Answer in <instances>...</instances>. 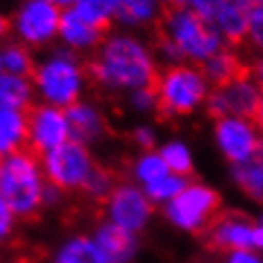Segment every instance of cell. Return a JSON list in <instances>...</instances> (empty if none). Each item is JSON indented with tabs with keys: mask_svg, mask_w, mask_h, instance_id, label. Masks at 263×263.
Segmentation results:
<instances>
[{
	"mask_svg": "<svg viewBox=\"0 0 263 263\" xmlns=\"http://www.w3.org/2000/svg\"><path fill=\"white\" fill-rule=\"evenodd\" d=\"M118 0H74V9L83 21H87L89 25L109 31V18L116 14Z\"/></svg>",
	"mask_w": 263,
	"mask_h": 263,
	"instance_id": "603a6c76",
	"label": "cell"
},
{
	"mask_svg": "<svg viewBox=\"0 0 263 263\" xmlns=\"http://www.w3.org/2000/svg\"><path fill=\"white\" fill-rule=\"evenodd\" d=\"M161 159L165 163L167 172H174L179 174L181 179H185V176H192L194 174V167H192V161H190V152L185 147L181 145V143H170L161 149Z\"/></svg>",
	"mask_w": 263,
	"mask_h": 263,
	"instance_id": "484cf974",
	"label": "cell"
},
{
	"mask_svg": "<svg viewBox=\"0 0 263 263\" xmlns=\"http://www.w3.org/2000/svg\"><path fill=\"white\" fill-rule=\"evenodd\" d=\"M134 136H136V143H139L141 147H145V149H152L154 147V132L152 129L139 127V129L134 132Z\"/></svg>",
	"mask_w": 263,
	"mask_h": 263,
	"instance_id": "1f68e13d",
	"label": "cell"
},
{
	"mask_svg": "<svg viewBox=\"0 0 263 263\" xmlns=\"http://www.w3.org/2000/svg\"><path fill=\"white\" fill-rule=\"evenodd\" d=\"M156 18L165 23L167 34L183 58L187 56L194 63H199L214 56L221 49V31L212 23L203 21L201 16L190 11L187 7L172 11V14H161L159 11Z\"/></svg>",
	"mask_w": 263,
	"mask_h": 263,
	"instance_id": "3957f363",
	"label": "cell"
},
{
	"mask_svg": "<svg viewBox=\"0 0 263 263\" xmlns=\"http://www.w3.org/2000/svg\"><path fill=\"white\" fill-rule=\"evenodd\" d=\"M0 69H3V63H0Z\"/></svg>",
	"mask_w": 263,
	"mask_h": 263,
	"instance_id": "f35d334b",
	"label": "cell"
},
{
	"mask_svg": "<svg viewBox=\"0 0 263 263\" xmlns=\"http://www.w3.org/2000/svg\"><path fill=\"white\" fill-rule=\"evenodd\" d=\"M210 250H236L248 252L252 246V223L241 212H223L219 221L208 230Z\"/></svg>",
	"mask_w": 263,
	"mask_h": 263,
	"instance_id": "7c38bea8",
	"label": "cell"
},
{
	"mask_svg": "<svg viewBox=\"0 0 263 263\" xmlns=\"http://www.w3.org/2000/svg\"><path fill=\"white\" fill-rule=\"evenodd\" d=\"M27 145V114L25 109H0V159Z\"/></svg>",
	"mask_w": 263,
	"mask_h": 263,
	"instance_id": "ffe728a7",
	"label": "cell"
},
{
	"mask_svg": "<svg viewBox=\"0 0 263 263\" xmlns=\"http://www.w3.org/2000/svg\"><path fill=\"white\" fill-rule=\"evenodd\" d=\"M205 81L194 67L174 65L159 71V87H156L154 107L161 118L190 114L203 98H205Z\"/></svg>",
	"mask_w": 263,
	"mask_h": 263,
	"instance_id": "277c9868",
	"label": "cell"
},
{
	"mask_svg": "<svg viewBox=\"0 0 263 263\" xmlns=\"http://www.w3.org/2000/svg\"><path fill=\"white\" fill-rule=\"evenodd\" d=\"M252 246L263 248V228H252Z\"/></svg>",
	"mask_w": 263,
	"mask_h": 263,
	"instance_id": "e575fe53",
	"label": "cell"
},
{
	"mask_svg": "<svg viewBox=\"0 0 263 263\" xmlns=\"http://www.w3.org/2000/svg\"><path fill=\"white\" fill-rule=\"evenodd\" d=\"M214 134H216V141H219L223 154L232 163L246 161L254 152L256 143H259L252 127L246 121H241V118H230V116L219 118L214 125Z\"/></svg>",
	"mask_w": 263,
	"mask_h": 263,
	"instance_id": "5bb4252c",
	"label": "cell"
},
{
	"mask_svg": "<svg viewBox=\"0 0 263 263\" xmlns=\"http://www.w3.org/2000/svg\"><path fill=\"white\" fill-rule=\"evenodd\" d=\"M107 205L116 226H121L123 230H129V232L141 230L145 226L147 216L152 214V205L147 203L145 194L132 185H118L114 190V194L109 196Z\"/></svg>",
	"mask_w": 263,
	"mask_h": 263,
	"instance_id": "4fadbf2b",
	"label": "cell"
},
{
	"mask_svg": "<svg viewBox=\"0 0 263 263\" xmlns=\"http://www.w3.org/2000/svg\"><path fill=\"white\" fill-rule=\"evenodd\" d=\"M248 38L256 47L263 49V7L254 5L250 11V25H248Z\"/></svg>",
	"mask_w": 263,
	"mask_h": 263,
	"instance_id": "f546056e",
	"label": "cell"
},
{
	"mask_svg": "<svg viewBox=\"0 0 263 263\" xmlns=\"http://www.w3.org/2000/svg\"><path fill=\"white\" fill-rule=\"evenodd\" d=\"M61 7L47 0H27L16 14V31L27 45H45L58 34Z\"/></svg>",
	"mask_w": 263,
	"mask_h": 263,
	"instance_id": "30bf717a",
	"label": "cell"
},
{
	"mask_svg": "<svg viewBox=\"0 0 263 263\" xmlns=\"http://www.w3.org/2000/svg\"><path fill=\"white\" fill-rule=\"evenodd\" d=\"M116 16L129 25H143L159 16V0H118Z\"/></svg>",
	"mask_w": 263,
	"mask_h": 263,
	"instance_id": "d4e9b609",
	"label": "cell"
},
{
	"mask_svg": "<svg viewBox=\"0 0 263 263\" xmlns=\"http://www.w3.org/2000/svg\"><path fill=\"white\" fill-rule=\"evenodd\" d=\"M234 181L250 199L263 203V141L259 139L254 152L246 161L234 163Z\"/></svg>",
	"mask_w": 263,
	"mask_h": 263,
	"instance_id": "d6986e66",
	"label": "cell"
},
{
	"mask_svg": "<svg viewBox=\"0 0 263 263\" xmlns=\"http://www.w3.org/2000/svg\"><path fill=\"white\" fill-rule=\"evenodd\" d=\"M230 263H259V259L250 252H234L230 256Z\"/></svg>",
	"mask_w": 263,
	"mask_h": 263,
	"instance_id": "d6a6232c",
	"label": "cell"
},
{
	"mask_svg": "<svg viewBox=\"0 0 263 263\" xmlns=\"http://www.w3.org/2000/svg\"><path fill=\"white\" fill-rule=\"evenodd\" d=\"M196 71L212 89H221L232 83H248L252 78V67L243 63L232 49H219L214 56L199 61Z\"/></svg>",
	"mask_w": 263,
	"mask_h": 263,
	"instance_id": "8fae6325",
	"label": "cell"
},
{
	"mask_svg": "<svg viewBox=\"0 0 263 263\" xmlns=\"http://www.w3.org/2000/svg\"><path fill=\"white\" fill-rule=\"evenodd\" d=\"M221 3L223 0H185V7L190 11H194L196 16H201L203 21L214 25L216 16H219V9H221Z\"/></svg>",
	"mask_w": 263,
	"mask_h": 263,
	"instance_id": "f1b7e54d",
	"label": "cell"
},
{
	"mask_svg": "<svg viewBox=\"0 0 263 263\" xmlns=\"http://www.w3.org/2000/svg\"><path fill=\"white\" fill-rule=\"evenodd\" d=\"M9 29H11V23L5 18L3 14H0V41L3 38H7V34H9Z\"/></svg>",
	"mask_w": 263,
	"mask_h": 263,
	"instance_id": "836d02e7",
	"label": "cell"
},
{
	"mask_svg": "<svg viewBox=\"0 0 263 263\" xmlns=\"http://www.w3.org/2000/svg\"><path fill=\"white\" fill-rule=\"evenodd\" d=\"M54 263H109L103 250L96 246V241H89L87 236H76L67 241L56 254Z\"/></svg>",
	"mask_w": 263,
	"mask_h": 263,
	"instance_id": "7402d4cb",
	"label": "cell"
},
{
	"mask_svg": "<svg viewBox=\"0 0 263 263\" xmlns=\"http://www.w3.org/2000/svg\"><path fill=\"white\" fill-rule=\"evenodd\" d=\"M63 111H65V121H67V132H69L71 141L85 145V143L94 141L103 132V118L89 105H83L76 101L69 107H65Z\"/></svg>",
	"mask_w": 263,
	"mask_h": 263,
	"instance_id": "e0dca14e",
	"label": "cell"
},
{
	"mask_svg": "<svg viewBox=\"0 0 263 263\" xmlns=\"http://www.w3.org/2000/svg\"><path fill=\"white\" fill-rule=\"evenodd\" d=\"M25 114H27V145L25 149L34 154L38 161H43V156L49 149L58 147L69 139L65 111L61 107L31 103L25 109Z\"/></svg>",
	"mask_w": 263,
	"mask_h": 263,
	"instance_id": "ba28073f",
	"label": "cell"
},
{
	"mask_svg": "<svg viewBox=\"0 0 263 263\" xmlns=\"http://www.w3.org/2000/svg\"><path fill=\"white\" fill-rule=\"evenodd\" d=\"M159 71L147 51L132 38H111L103 43L101 54L81 63V74L96 85L116 87H145L156 96Z\"/></svg>",
	"mask_w": 263,
	"mask_h": 263,
	"instance_id": "6da1fadb",
	"label": "cell"
},
{
	"mask_svg": "<svg viewBox=\"0 0 263 263\" xmlns=\"http://www.w3.org/2000/svg\"><path fill=\"white\" fill-rule=\"evenodd\" d=\"M254 5H259V7H263V0H254Z\"/></svg>",
	"mask_w": 263,
	"mask_h": 263,
	"instance_id": "74e56055",
	"label": "cell"
},
{
	"mask_svg": "<svg viewBox=\"0 0 263 263\" xmlns=\"http://www.w3.org/2000/svg\"><path fill=\"white\" fill-rule=\"evenodd\" d=\"M31 105V81L0 71V109H27Z\"/></svg>",
	"mask_w": 263,
	"mask_h": 263,
	"instance_id": "44dd1931",
	"label": "cell"
},
{
	"mask_svg": "<svg viewBox=\"0 0 263 263\" xmlns=\"http://www.w3.org/2000/svg\"><path fill=\"white\" fill-rule=\"evenodd\" d=\"M223 214L221 196L216 190L205 185H185L170 201L167 216L176 226L192 230L196 234H205Z\"/></svg>",
	"mask_w": 263,
	"mask_h": 263,
	"instance_id": "8992f818",
	"label": "cell"
},
{
	"mask_svg": "<svg viewBox=\"0 0 263 263\" xmlns=\"http://www.w3.org/2000/svg\"><path fill=\"white\" fill-rule=\"evenodd\" d=\"M136 174H139V179L145 181V185H147V183H154V181L163 179V176H167V167L159 154H147L139 161Z\"/></svg>",
	"mask_w": 263,
	"mask_h": 263,
	"instance_id": "83f0119b",
	"label": "cell"
},
{
	"mask_svg": "<svg viewBox=\"0 0 263 263\" xmlns=\"http://www.w3.org/2000/svg\"><path fill=\"white\" fill-rule=\"evenodd\" d=\"M58 34L65 38V43L78 49H89L103 43L107 31L94 27L87 21H83L74 9H67L61 14V23H58Z\"/></svg>",
	"mask_w": 263,
	"mask_h": 263,
	"instance_id": "ac0fdd59",
	"label": "cell"
},
{
	"mask_svg": "<svg viewBox=\"0 0 263 263\" xmlns=\"http://www.w3.org/2000/svg\"><path fill=\"white\" fill-rule=\"evenodd\" d=\"M0 196L18 219H34L43 208L41 161L25 147L0 159Z\"/></svg>",
	"mask_w": 263,
	"mask_h": 263,
	"instance_id": "7a4b0ae2",
	"label": "cell"
},
{
	"mask_svg": "<svg viewBox=\"0 0 263 263\" xmlns=\"http://www.w3.org/2000/svg\"><path fill=\"white\" fill-rule=\"evenodd\" d=\"M254 7V0H223L214 27L226 34L232 47H241L248 41L250 11Z\"/></svg>",
	"mask_w": 263,
	"mask_h": 263,
	"instance_id": "9a60e30c",
	"label": "cell"
},
{
	"mask_svg": "<svg viewBox=\"0 0 263 263\" xmlns=\"http://www.w3.org/2000/svg\"><path fill=\"white\" fill-rule=\"evenodd\" d=\"M41 165L47 183L54 185L58 192H74V190L81 192L85 181L91 174L94 161H91V154L87 152V147L67 139L58 147L49 149L43 156Z\"/></svg>",
	"mask_w": 263,
	"mask_h": 263,
	"instance_id": "5b68a950",
	"label": "cell"
},
{
	"mask_svg": "<svg viewBox=\"0 0 263 263\" xmlns=\"http://www.w3.org/2000/svg\"><path fill=\"white\" fill-rule=\"evenodd\" d=\"M261 91L252 83H232L221 89H210L208 96V114L219 118H241L246 123H254L259 111Z\"/></svg>",
	"mask_w": 263,
	"mask_h": 263,
	"instance_id": "9c48e42d",
	"label": "cell"
},
{
	"mask_svg": "<svg viewBox=\"0 0 263 263\" xmlns=\"http://www.w3.org/2000/svg\"><path fill=\"white\" fill-rule=\"evenodd\" d=\"M0 63H3V69H7V74H14V76H23L31 81L34 78V71H36V65H34V58H31L29 49L21 43H11L3 49L0 54Z\"/></svg>",
	"mask_w": 263,
	"mask_h": 263,
	"instance_id": "cb8c5ba5",
	"label": "cell"
},
{
	"mask_svg": "<svg viewBox=\"0 0 263 263\" xmlns=\"http://www.w3.org/2000/svg\"><path fill=\"white\" fill-rule=\"evenodd\" d=\"M254 125L263 132V91H261V101H259V111H256V118H254Z\"/></svg>",
	"mask_w": 263,
	"mask_h": 263,
	"instance_id": "d590c367",
	"label": "cell"
},
{
	"mask_svg": "<svg viewBox=\"0 0 263 263\" xmlns=\"http://www.w3.org/2000/svg\"><path fill=\"white\" fill-rule=\"evenodd\" d=\"M11 232H14V214H11L7 203H5L3 196H0V246L9 239Z\"/></svg>",
	"mask_w": 263,
	"mask_h": 263,
	"instance_id": "4dcf8cb0",
	"label": "cell"
},
{
	"mask_svg": "<svg viewBox=\"0 0 263 263\" xmlns=\"http://www.w3.org/2000/svg\"><path fill=\"white\" fill-rule=\"evenodd\" d=\"M96 246L103 250L109 263H127L136 252V239L129 230H123L116 223H105L98 228Z\"/></svg>",
	"mask_w": 263,
	"mask_h": 263,
	"instance_id": "2e32d148",
	"label": "cell"
},
{
	"mask_svg": "<svg viewBox=\"0 0 263 263\" xmlns=\"http://www.w3.org/2000/svg\"><path fill=\"white\" fill-rule=\"evenodd\" d=\"M81 65L74 61V56L56 54L41 67H36L31 85H36L47 103L65 109L71 103H76L78 91H81Z\"/></svg>",
	"mask_w": 263,
	"mask_h": 263,
	"instance_id": "52a82bcc",
	"label": "cell"
},
{
	"mask_svg": "<svg viewBox=\"0 0 263 263\" xmlns=\"http://www.w3.org/2000/svg\"><path fill=\"white\" fill-rule=\"evenodd\" d=\"M183 187H185V179L167 174V176H163V179L154 181V183H147L145 192H147L149 199H154V201H165V199H174Z\"/></svg>",
	"mask_w": 263,
	"mask_h": 263,
	"instance_id": "4316f807",
	"label": "cell"
},
{
	"mask_svg": "<svg viewBox=\"0 0 263 263\" xmlns=\"http://www.w3.org/2000/svg\"><path fill=\"white\" fill-rule=\"evenodd\" d=\"M47 3L56 5V7H63V5H71V3H74V0H47Z\"/></svg>",
	"mask_w": 263,
	"mask_h": 263,
	"instance_id": "8d00e7d4",
	"label": "cell"
}]
</instances>
